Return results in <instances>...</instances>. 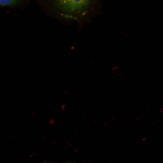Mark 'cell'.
Returning a JSON list of instances; mask_svg holds the SVG:
<instances>
[{
  "instance_id": "2",
  "label": "cell",
  "mask_w": 163,
  "mask_h": 163,
  "mask_svg": "<svg viewBox=\"0 0 163 163\" xmlns=\"http://www.w3.org/2000/svg\"><path fill=\"white\" fill-rule=\"evenodd\" d=\"M19 0H0V5L2 6H9L14 5Z\"/></svg>"
},
{
  "instance_id": "1",
  "label": "cell",
  "mask_w": 163,
  "mask_h": 163,
  "mask_svg": "<svg viewBox=\"0 0 163 163\" xmlns=\"http://www.w3.org/2000/svg\"><path fill=\"white\" fill-rule=\"evenodd\" d=\"M94 0H55L57 7L70 16H82L89 10Z\"/></svg>"
}]
</instances>
